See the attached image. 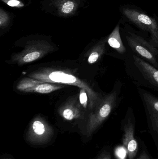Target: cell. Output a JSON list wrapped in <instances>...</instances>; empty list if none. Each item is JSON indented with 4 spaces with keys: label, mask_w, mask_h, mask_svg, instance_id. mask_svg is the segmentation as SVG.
Here are the masks:
<instances>
[{
    "label": "cell",
    "mask_w": 158,
    "mask_h": 159,
    "mask_svg": "<svg viewBox=\"0 0 158 159\" xmlns=\"http://www.w3.org/2000/svg\"><path fill=\"white\" fill-rule=\"evenodd\" d=\"M134 62L142 74L151 83L158 87V70L141 58L133 56Z\"/></svg>",
    "instance_id": "7"
},
{
    "label": "cell",
    "mask_w": 158,
    "mask_h": 159,
    "mask_svg": "<svg viewBox=\"0 0 158 159\" xmlns=\"http://www.w3.org/2000/svg\"><path fill=\"white\" fill-rule=\"evenodd\" d=\"M122 143L129 159L134 158L138 152V145L135 138L134 126L130 121H128L123 127Z\"/></svg>",
    "instance_id": "6"
},
{
    "label": "cell",
    "mask_w": 158,
    "mask_h": 159,
    "mask_svg": "<svg viewBox=\"0 0 158 159\" xmlns=\"http://www.w3.org/2000/svg\"><path fill=\"white\" fill-rule=\"evenodd\" d=\"M63 116L67 120H72L75 118L74 111L70 108L65 109L63 112Z\"/></svg>",
    "instance_id": "15"
},
{
    "label": "cell",
    "mask_w": 158,
    "mask_h": 159,
    "mask_svg": "<svg viewBox=\"0 0 158 159\" xmlns=\"http://www.w3.org/2000/svg\"><path fill=\"white\" fill-rule=\"evenodd\" d=\"M105 42H101L94 48L88 57V61L90 64H93L98 61L105 51Z\"/></svg>",
    "instance_id": "11"
},
{
    "label": "cell",
    "mask_w": 158,
    "mask_h": 159,
    "mask_svg": "<svg viewBox=\"0 0 158 159\" xmlns=\"http://www.w3.org/2000/svg\"><path fill=\"white\" fill-rule=\"evenodd\" d=\"M4 2L8 6L12 7H19L24 6V5L18 0H6V1H4Z\"/></svg>",
    "instance_id": "16"
},
{
    "label": "cell",
    "mask_w": 158,
    "mask_h": 159,
    "mask_svg": "<svg viewBox=\"0 0 158 159\" xmlns=\"http://www.w3.org/2000/svg\"><path fill=\"white\" fill-rule=\"evenodd\" d=\"M108 43L111 48L115 49L120 54H124L126 52V48L121 38L119 25L115 28L109 35L108 39Z\"/></svg>",
    "instance_id": "10"
},
{
    "label": "cell",
    "mask_w": 158,
    "mask_h": 159,
    "mask_svg": "<svg viewBox=\"0 0 158 159\" xmlns=\"http://www.w3.org/2000/svg\"><path fill=\"white\" fill-rule=\"evenodd\" d=\"M115 155L118 159H124L128 155L127 150L124 147H119L116 148L115 150Z\"/></svg>",
    "instance_id": "14"
},
{
    "label": "cell",
    "mask_w": 158,
    "mask_h": 159,
    "mask_svg": "<svg viewBox=\"0 0 158 159\" xmlns=\"http://www.w3.org/2000/svg\"><path fill=\"white\" fill-rule=\"evenodd\" d=\"M62 86L46 83L29 78L23 79L18 84L17 89L20 91L49 93L62 88Z\"/></svg>",
    "instance_id": "5"
},
{
    "label": "cell",
    "mask_w": 158,
    "mask_h": 159,
    "mask_svg": "<svg viewBox=\"0 0 158 159\" xmlns=\"http://www.w3.org/2000/svg\"><path fill=\"white\" fill-rule=\"evenodd\" d=\"M137 159H150V158H149L148 155L145 152H144L140 155V157Z\"/></svg>",
    "instance_id": "18"
},
{
    "label": "cell",
    "mask_w": 158,
    "mask_h": 159,
    "mask_svg": "<svg viewBox=\"0 0 158 159\" xmlns=\"http://www.w3.org/2000/svg\"><path fill=\"white\" fill-rule=\"evenodd\" d=\"M117 93H111L100 100L87 125V134L90 136L107 118L116 104Z\"/></svg>",
    "instance_id": "2"
},
{
    "label": "cell",
    "mask_w": 158,
    "mask_h": 159,
    "mask_svg": "<svg viewBox=\"0 0 158 159\" xmlns=\"http://www.w3.org/2000/svg\"><path fill=\"white\" fill-rule=\"evenodd\" d=\"M126 38L129 46L134 51L158 68L156 56L158 55V50L153 45L135 34L127 36Z\"/></svg>",
    "instance_id": "3"
},
{
    "label": "cell",
    "mask_w": 158,
    "mask_h": 159,
    "mask_svg": "<svg viewBox=\"0 0 158 159\" xmlns=\"http://www.w3.org/2000/svg\"><path fill=\"white\" fill-rule=\"evenodd\" d=\"M44 47H30L26 50L19 54L17 57L16 61L19 64L29 63L39 59L45 55L46 50Z\"/></svg>",
    "instance_id": "9"
},
{
    "label": "cell",
    "mask_w": 158,
    "mask_h": 159,
    "mask_svg": "<svg viewBox=\"0 0 158 159\" xmlns=\"http://www.w3.org/2000/svg\"><path fill=\"white\" fill-rule=\"evenodd\" d=\"M123 12L132 21L143 30L149 32L151 34L153 45L158 47V26L155 20L135 10L125 9Z\"/></svg>",
    "instance_id": "4"
},
{
    "label": "cell",
    "mask_w": 158,
    "mask_h": 159,
    "mask_svg": "<svg viewBox=\"0 0 158 159\" xmlns=\"http://www.w3.org/2000/svg\"><path fill=\"white\" fill-rule=\"evenodd\" d=\"M99 159H111V156L109 153H105L99 158Z\"/></svg>",
    "instance_id": "19"
},
{
    "label": "cell",
    "mask_w": 158,
    "mask_h": 159,
    "mask_svg": "<svg viewBox=\"0 0 158 159\" xmlns=\"http://www.w3.org/2000/svg\"><path fill=\"white\" fill-rule=\"evenodd\" d=\"M144 100L154 130L158 134V99L150 93H143Z\"/></svg>",
    "instance_id": "8"
},
{
    "label": "cell",
    "mask_w": 158,
    "mask_h": 159,
    "mask_svg": "<svg viewBox=\"0 0 158 159\" xmlns=\"http://www.w3.org/2000/svg\"><path fill=\"white\" fill-rule=\"evenodd\" d=\"M32 129L35 135L39 137L44 135L46 131L45 125L39 120H35L32 123Z\"/></svg>",
    "instance_id": "12"
},
{
    "label": "cell",
    "mask_w": 158,
    "mask_h": 159,
    "mask_svg": "<svg viewBox=\"0 0 158 159\" xmlns=\"http://www.w3.org/2000/svg\"><path fill=\"white\" fill-rule=\"evenodd\" d=\"M35 79L45 82H53L55 83H64V84H72L79 86L82 89H86L90 95L91 107L96 106L101 99L98 98V95L92 89L86 86V84L76 78L74 75L68 73H66L61 71H54L50 73L36 74L34 76H32Z\"/></svg>",
    "instance_id": "1"
},
{
    "label": "cell",
    "mask_w": 158,
    "mask_h": 159,
    "mask_svg": "<svg viewBox=\"0 0 158 159\" xmlns=\"http://www.w3.org/2000/svg\"><path fill=\"white\" fill-rule=\"evenodd\" d=\"M84 89H82L80 94V101L81 104L83 105L85 107L88 98H87V94L85 91H84Z\"/></svg>",
    "instance_id": "17"
},
{
    "label": "cell",
    "mask_w": 158,
    "mask_h": 159,
    "mask_svg": "<svg viewBox=\"0 0 158 159\" xmlns=\"http://www.w3.org/2000/svg\"><path fill=\"white\" fill-rule=\"evenodd\" d=\"M75 4L72 1H67L64 3L61 7V10L62 13L65 14H69L73 12L75 9Z\"/></svg>",
    "instance_id": "13"
}]
</instances>
